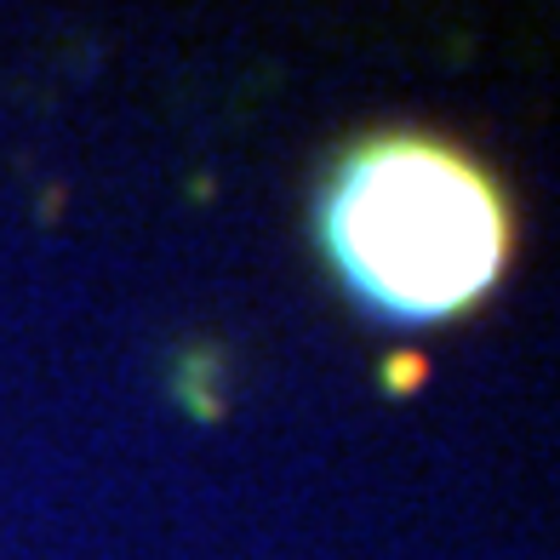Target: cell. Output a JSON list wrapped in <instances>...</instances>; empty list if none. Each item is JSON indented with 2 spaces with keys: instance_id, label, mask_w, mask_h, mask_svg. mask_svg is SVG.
Instances as JSON below:
<instances>
[{
  "instance_id": "1",
  "label": "cell",
  "mask_w": 560,
  "mask_h": 560,
  "mask_svg": "<svg viewBox=\"0 0 560 560\" xmlns=\"http://www.w3.org/2000/svg\"><path fill=\"white\" fill-rule=\"evenodd\" d=\"M320 246L343 292L389 326L475 310L515 246L498 177L423 132L354 143L320 189Z\"/></svg>"
}]
</instances>
